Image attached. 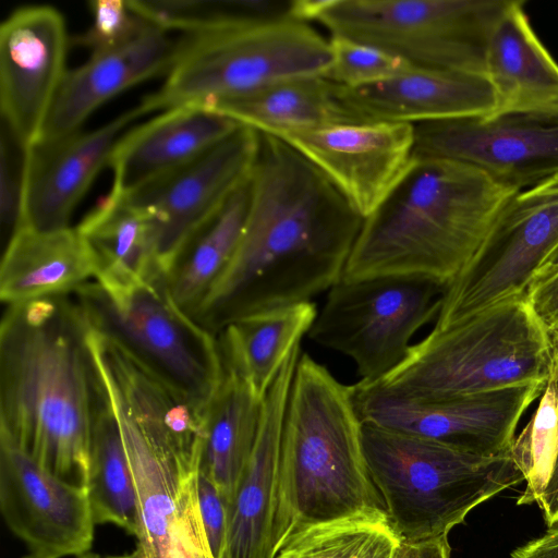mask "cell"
<instances>
[{
	"label": "cell",
	"instance_id": "obj_1",
	"mask_svg": "<svg viewBox=\"0 0 558 558\" xmlns=\"http://www.w3.org/2000/svg\"><path fill=\"white\" fill-rule=\"evenodd\" d=\"M245 225L194 320L215 336L244 316L312 300L344 274L363 218L304 156L259 133Z\"/></svg>",
	"mask_w": 558,
	"mask_h": 558
},
{
	"label": "cell",
	"instance_id": "obj_2",
	"mask_svg": "<svg viewBox=\"0 0 558 558\" xmlns=\"http://www.w3.org/2000/svg\"><path fill=\"white\" fill-rule=\"evenodd\" d=\"M72 293L8 305L0 325V439L86 486L99 383Z\"/></svg>",
	"mask_w": 558,
	"mask_h": 558
},
{
	"label": "cell",
	"instance_id": "obj_3",
	"mask_svg": "<svg viewBox=\"0 0 558 558\" xmlns=\"http://www.w3.org/2000/svg\"><path fill=\"white\" fill-rule=\"evenodd\" d=\"M90 355L136 488L141 533L133 551L138 558L208 551L196 489L204 411L112 339L97 340Z\"/></svg>",
	"mask_w": 558,
	"mask_h": 558
},
{
	"label": "cell",
	"instance_id": "obj_4",
	"mask_svg": "<svg viewBox=\"0 0 558 558\" xmlns=\"http://www.w3.org/2000/svg\"><path fill=\"white\" fill-rule=\"evenodd\" d=\"M514 193L471 166L414 158L390 195L363 219L342 278L411 277L447 287Z\"/></svg>",
	"mask_w": 558,
	"mask_h": 558
},
{
	"label": "cell",
	"instance_id": "obj_5",
	"mask_svg": "<svg viewBox=\"0 0 558 558\" xmlns=\"http://www.w3.org/2000/svg\"><path fill=\"white\" fill-rule=\"evenodd\" d=\"M374 510L385 507L366 464L353 387L301 353L280 447L277 549L295 530Z\"/></svg>",
	"mask_w": 558,
	"mask_h": 558
},
{
	"label": "cell",
	"instance_id": "obj_6",
	"mask_svg": "<svg viewBox=\"0 0 558 558\" xmlns=\"http://www.w3.org/2000/svg\"><path fill=\"white\" fill-rule=\"evenodd\" d=\"M553 369L551 338L519 295L434 327L386 377L359 383L398 398L434 400L547 383Z\"/></svg>",
	"mask_w": 558,
	"mask_h": 558
},
{
	"label": "cell",
	"instance_id": "obj_7",
	"mask_svg": "<svg viewBox=\"0 0 558 558\" xmlns=\"http://www.w3.org/2000/svg\"><path fill=\"white\" fill-rule=\"evenodd\" d=\"M362 446L388 521L401 542L448 536L471 510L526 481L511 450L480 456L362 422Z\"/></svg>",
	"mask_w": 558,
	"mask_h": 558
},
{
	"label": "cell",
	"instance_id": "obj_8",
	"mask_svg": "<svg viewBox=\"0 0 558 558\" xmlns=\"http://www.w3.org/2000/svg\"><path fill=\"white\" fill-rule=\"evenodd\" d=\"M293 16L247 19L226 27L183 34L165 83L144 97L145 111L207 106L271 83L324 76L329 39Z\"/></svg>",
	"mask_w": 558,
	"mask_h": 558
},
{
	"label": "cell",
	"instance_id": "obj_9",
	"mask_svg": "<svg viewBox=\"0 0 558 558\" xmlns=\"http://www.w3.org/2000/svg\"><path fill=\"white\" fill-rule=\"evenodd\" d=\"M511 0H294L295 19L383 49L416 68L484 74Z\"/></svg>",
	"mask_w": 558,
	"mask_h": 558
},
{
	"label": "cell",
	"instance_id": "obj_10",
	"mask_svg": "<svg viewBox=\"0 0 558 558\" xmlns=\"http://www.w3.org/2000/svg\"><path fill=\"white\" fill-rule=\"evenodd\" d=\"M71 293L92 327L207 409L223 375L217 337L177 305L165 274L123 289L87 282Z\"/></svg>",
	"mask_w": 558,
	"mask_h": 558
},
{
	"label": "cell",
	"instance_id": "obj_11",
	"mask_svg": "<svg viewBox=\"0 0 558 558\" xmlns=\"http://www.w3.org/2000/svg\"><path fill=\"white\" fill-rule=\"evenodd\" d=\"M445 289L411 277L342 278L328 291L307 336L351 359L359 381L377 383L403 362L413 336L437 318Z\"/></svg>",
	"mask_w": 558,
	"mask_h": 558
},
{
	"label": "cell",
	"instance_id": "obj_12",
	"mask_svg": "<svg viewBox=\"0 0 558 558\" xmlns=\"http://www.w3.org/2000/svg\"><path fill=\"white\" fill-rule=\"evenodd\" d=\"M557 244L558 175L508 199L474 256L446 287L434 327L525 295L534 274Z\"/></svg>",
	"mask_w": 558,
	"mask_h": 558
},
{
	"label": "cell",
	"instance_id": "obj_13",
	"mask_svg": "<svg viewBox=\"0 0 558 558\" xmlns=\"http://www.w3.org/2000/svg\"><path fill=\"white\" fill-rule=\"evenodd\" d=\"M414 158L471 166L519 192L558 175V105L414 124Z\"/></svg>",
	"mask_w": 558,
	"mask_h": 558
},
{
	"label": "cell",
	"instance_id": "obj_14",
	"mask_svg": "<svg viewBox=\"0 0 558 558\" xmlns=\"http://www.w3.org/2000/svg\"><path fill=\"white\" fill-rule=\"evenodd\" d=\"M546 384L514 385L434 400L398 398L359 381L352 387L362 422L493 457L511 450L519 422Z\"/></svg>",
	"mask_w": 558,
	"mask_h": 558
},
{
	"label": "cell",
	"instance_id": "obj_15",
	"mask_svg": "<svg viewBox=\"0 0 558 558\" xmlns=\"http://www.w3.org/2000/svg\"><path fill=\"white\" fill-rule=\"evenodd\" d=\"M258 146L259 132L241 125L193 160L124 196L153 216L165 275L189 236L248 181Z\"/></svg>",
	"mask_w": 558,
	"mask_h": 558
},
{
	"label": "cell",
	"instance_id": "obj_16",
	"mask_svg": "<svg viewBox=\"0 0 558 558\" xmlns=\"http://www.w3.org/2000/svg\"><path fill=\"white\" fill-rule=\"evenodd\" d=\"M312 162L363 219L403 179L414 160V125L337 123L278 135Z\"/></svg>",
	"mask_w": 558,
	"mask_h": 558
},
{
	"label": "cell",
	"instance_id": "obj_17",
	"mask_svg": "<svg viewBox=\"0 0 558 558\" xmlns=\"http://www.w3.org/2000/svg\"><path fill=\"white\" fill-rule=\"evenodd\" d=\"M69 45L64 17L50 5L17 8L1 24L2 124L25 148L41 136L68 71Z\"/></svg>",
	"mask_w": 558,
	"mask_h": 558
},
{
	"label": "cell",
	"instance_id": "obj_18",
	"mask_svg": "<svg viewBox=\"0 0 558 558\" xmlns=\"http://www.w3.org/2000/svg\"><path fill=\"white\" fill-rule=\"evenodd\" d=\"M0 509L7 525L36 558L89 553L96 523L86 486L59 478L3 439Z\"/></svg>",
	"mask_w": 558,
	"mask_h": 558
},
{
	"label": "cell",
	"instance_id": "obj_19",
	"mask_svg": "<svg viewBox=\"0 0 558 558\" xmlns=\"http://www.w3.org/2000/svg\"><path fill=\"white\" fill-rule=\"evenodd\" d=\"M146 113L138 104L96 130H80L29 146L25 154L20 228L37 231L70 228L74 208L109 163L116 144Z\"/></svg>",
	"mask_w": 558,
	"mask_h": 558
},
{
	"label": "cell",
	"instance_id": "obj_20",
	"mask_svg": "<svg viewBox=\"0 0 558 558\" xmlns=\"http://www.w3.org/2000/svg\"><path fill=\"white\" fill-rule=\"evenodd\" d=\"M332 84L344 123L418 124L483 116L496 110L483 74L412 66L387 81L356 88Z\"/></svg>",
	"mask_w": 558,
	"mask_h": 558
},
{
	"label": "cell",
	"instance_id": "obj_21",
	"mask_svg": "<svg viewBox=\"0 0 558 558\" xmlns=\"http://www.w3.org/2000/svg\"><path fill=\"white\" fill-rule=\"evenodd\" d=\"M301 344L286 360L263 401L256 442L228 504L221 558H274L277 549L280 447Z\"/></svg>",
	"mask_w": 558,
	"mask_h": 558
},
{
	"label": "cell",
	"instance_id": "obj_22",
	"mask_svg": "<svg viewBox=\"0 0 558 558\" xmlns=\"http://www.w3.org/2000/svg\"><path fill=\"white\" fill-rule=\"evenodd\" d=\"M167 33L147 22L128 41L93 53L84 64L66 71L38 142L80 131L84 121L112 97L167 74L178 51V40Z\"/></svg>",
	"mask_w": 558,
	"mask_h": 558
},
{
	"label": "cell",
	"instance_id": "obj_23",
	"mask_svg": "<svg viewBox=\"0 0 558 558\" xmlns=\"http://www.w3.org/2000/svg\"><path fill=\"white\" fill-rule=\"evenodd\" d=\"M240 123L202 106H181L128 130L108 166L111 193L126 196L202 155L234 132Z\"/></svg>",
	"mask_w": 558,
	"mask_h": 558
},
{
	"label": "cell",
	"instance_id": "obj_24",
	"mask_svg": "<svg viewBox=\"0 0 558 558\" xmlns=\"http://www.w3.org/2000/svg\"><path fill=\"white\" fill-rule=\"evenodd\" d=\"M93 253L76 228L17 229L0 266V298L8 305L68 294L95 278Z\"/></svg>",
	"mask_w": 558,
	"mask_h": 558
},
{
	"label": "cell",
	"instance_id": "obj_25",
	"mask_svg": "<svg viewBox=\"0 0 558 558\" xmlns=\"http://www.w3.org/2000/svg\"><path fill=\"white\" fill-rule=\"evenodd\" d=\"M485 76L496 110L558 105V63L536 36L524 2L511 0L490 36Z\"/></svg>",
	"mask_w": 558,
	"mask_h": 558
},
{
	"label": "cell",
	"instance_id": "obj_26",
	"mask_svg": "<svg viewBox=\"0 0 558 558\" xmlns=\"http://www.w3.org/2000/svg\"><path fill=\"white\" fill-rule=\"evenodd\" d=\"M76 230L93 253L95 280L105 289L129 288L162 272L154 218L124 196L109 192Z\"/></svg>",
	"mask_w": 558,
	"mask_h": 558
},
{
	"label": "cell",
	"instance_id": "obj_27",
	"mask_svg": "<svg viewBox=\"0 0 558 558\" xmlns=\"http://www.w3.org/2000/svg\"><path fill=\"white\" fill-rule=\"evenodd\" d=\"M317 313L314 302H304L231 322L217 338L223 366L240 375L264 400Z\"/></svg>",
	"mask_w": 558,
	"mask_h": 558
},
{
	"label": "cell",
	"instance_id": "obj_28",
	"mask_svg": "<svg viewBox=\"0 0 558 558\" xmlns=\"http://www.w3.org/2000/svg\"><path fill=\"white\" fill-rule=\"evenodd\" d=\"M263 401L240 375L223 366L221 381L206 410L199 471L228 504L253 452Z\"/></svg>",
	"mask_w": 558,
	"mask_h": 558
},
{
	"label": "cell",
	"instance_id": "obj_29",
	"mask_svg": "<svg viewBox=\"0 0 558 558\" xmlns=\"http://www.w3.org/2000/svg\"><path fill=\"white\" fill-rule=\"evenodd\" d=\"M248 181L189 236L166 275L174 302L192 318L238 247L248 210Z\"/></svg>",
	"mask_w": 558,
	"mask_h": 558
},
{
	"label": "cell",
	"instance_id": "obj_30",
	"mask_svg": "<svg viewBox=\"0 0 558 558\" xmlns=\"http://www.w3.org/2000/svg\"><path fill=\"white\" fill-rule=\"evenodd\" d=\"M202 107L272 136L344 123L332 84L323 76L271 83Z\"/></svg>",
	"mask_w": 558,
	"mask_h": 558
},
{
	"label": "cell",
	"instance_id": "obj_31",
	"mask_svg": "<svg viewBox=\"0 0 558 558\" xmlns=\"http://www.w3.org/2000/svg\"><path fill=\"white\" fill-rule=\"evenodd\" d=\"M98 383L86 485L93 518L96 524H114L137 538L141 519L133 475L118 423Z\"/></svg>",
	"mask_w": 558,
	"mask_h": 558
},
{
	"label": "cell",
	"instance_id": "obj_32",
	"mask_svg": "<svg viewBox=\"0 0 558 558\" xmlns=\"http://www.w3.org/2000/svg\"><path fill=\"white\" fill-rule=\"evenodd\" d=\"M400 542L385 510H374L295 530L274 558H393Z\"/></svg>",
	"mask_w": 558,
	"mask_h": 558
},
{
	"label": "cell",
	"instance_id": "obj_33",
	"mask_svg": "<svg viewBox=\"0 0 558 558\" xmlns=\"http://www.w3.org/2000/svg\"><path fill=\"white\" fill-rule=\"evenodd\" d=\"M131 10L169 32L199 34L256 17L292 16L293 0H149L128 1Z\"/></svg>",
	"mask_w": 558,
	"mask_h": 558
},
{
	"label": "cell",
	"instance_id": "obj_34",
	"mask_svg": "<svg viewBox=\"0 0 558 558\" xmlns=\"http://www.w3.org/2000/svg\"><path fill=\"white\" fill-rule=\"evenodd\" d=\"M512 451L526 473L527 483L518 504L536 502L558 452V372L555 366L530 421L515 436Z\"/></svg>",
	"mask_w": 558,
	"mask_h": 558
},
{
	"label": "cell",
	"instance_id": "obj_35",
	"mask_svg": "<svg viewBox=\"0 0 558 558\" xmlns=\"http://www.w3.org/2000/svg\"><path fill=\"white\" fill-rule=\"evenodd\" d=\"M331 64L323 76L349 88L374 85L413 65L383 49L343 36L330 35Z\"/></svg>",
	"mask_w": 558,
	"mask_h": 558
},
{
	"label": "cell",
	"instance_id": "obj_36",
	"mask_svg": "<svg viewBox=\"0 0 558 558\" xmlns=\"http://www.w3.org/2000/svg\"><path fill=\"white\" fill-rule=\"evenodd\" d=\"M88 8L92 24L73 38V44L90 49L92 54L128 41L147 23L124 0H92Z\"/></svg>",
	"mask_w": 558,
	"mask_h": 558
},
{
	"label": "cell",
	"instance_id": "obj_37",
	"mask_svg": "<svg viewBox=\"0 0 558 558\" xmlns=\"http://www.w3.org/2000/svg\"><path fill=\"white\" fill-rule=\"evenodd\" d=\"M23 147L2 124L1 131V226L10 238L20 228L25 165Z\"/></svg>",
	"mask_w": 558,
	"mask_h": 558
},
{
	"label": "cell",
	"instance_id": "obj_38",
	"mask_svg": "<svg viewBox=\"0 0 558 558\" xmlns=\"http://www.w3.org/2000/svg\"><path fill=\"white\" fill-rule=\"evenodd\" d=\"M197 500L207 543L214 558H221L228 530V502L203 473L197 475Z\"/></svg>",
	"mask_w": 558,
	"mask_h": 558
},
{
	"label": "cell",
	"instance_id": "obj_39",
	"mask_svg": "<svg viewBox=\"0 0 558 558\" xmlns=\"http://www.w3.org/2000/svg\"><path fill=\"white\" fill-rule=\"evenodd\" d=\"M525 298L550 338L558 333V266L538 270L529 283Z\"/></svg>",
	"mask_w": 558,
	"mask_h": 558
},
{
	"label": "cell",
	"instance_id": "obj_40",
	"mask_svg": "<svg viewBox=\"0 0 558 558\" xmlns=\"http://www.w3.org/2000/svg\"><path fill=\"white\" fill-rule=\"evenodd\" d=\"M393 558H450L448 537L400 542Z\"/></svg>",
	"mask_w": 558,
	"mask_h": 558
},
{
	"label": "cell",
	"instance_id": "obj_41",
	"mask_svg": "<svg viewBox=\"0 0 558 558\" xmlns=\"http://www.w3.org/2000/svg\"><path fill=\"white\" fill-rule=\"evenodd\" d=\"M510 558H558V522L539 537L514 549Z\"/></svg>",
	"mask_w": 558,
	"mask_h": 558
},
{
	"label": "cell",
	"instance_id": "obj_42",
	"mask_svg": "<svg viewBox=\"0 0 558 558\" xmlns=\"http://www.w3.org/2000/svg\"><path fill=\"white\" fill-rule=\"evenodd\" d=\"M536 504L542 510L547 525L550 526L558 522V452L547 483Z\"/></svg>",
	"mask_w": 558,
	"mask_h": 558
},
{
	"label": "cell",
	"instance_id": "obj_43",
	"mask_svg": "<svg viewBox=\"0 0 558 558\" xmlns=\"http://www.w3.org/2000/svg\"><path fill=\"white\" fill-rule=\"evenodd\" d=\"M558 266V244L556 247L548 254V256L544 259V262L538 267V270L551 268Z\"/></svg>",
	"mask_w": 558,
	"mask_h": 558
},
{
	"label": "cell",
	"instance_id": "obj_44",
	"mask_svg": "<svg viewBox=\"0 0 558 558\" xmlns=\"http://www.w3.org/2000/svg\"><path fill=\"white\" fill-rule=\"evenodd\" d=\"M554 366L558 372V333L551 337Z\"/></svg>",
	"mask_w": 558,
	"mask_h": 558
},
{
	"label": "cell",
	"instance_id": "obj_45",
	"mask_svg": "<svg viewBox=\"0 0 558 558\" xmlns=\"http://www.w3.org/2000/svg\"><path fill=\"white\" fill-rule=\"evenodd\" d=\"M105 558H138L134 551H131V553H128V554H123V555H117V556H108V557H105Z\"/></svg>",
	"mask_w": 558,
	"mask_h": 558
},
{
	"label": "cell",
	"instance_id": "obj_46",
	"mask_svg": "<svg viewBox=\"0 0 558 558\" xmlns=\"http://www.w3.org/2000/svg\"><path fill=\"white\" fill-rule=\"evenodd\" d=\"M77 558H104V557L99 556L98 554L87 553Z\"/></svg>",
	"mask_w": 558,
	"mask_h": 558
},
{
	"label": "cell",
	"instance_id": "obj_47",
	"mask_svg": "<svg viewBox=\"0 0 558 558\" xmlns=\"http://www.w3.org/2000/svg\"><path fill=\"white\" fill-rule=\"evenodd\" d=\"M24 558H36V557H34V556H32V555H31V556H26V557H24Z\"/></svg>",
	"mask_w": 558,
	"mask_h": 558
}]
</instances>
